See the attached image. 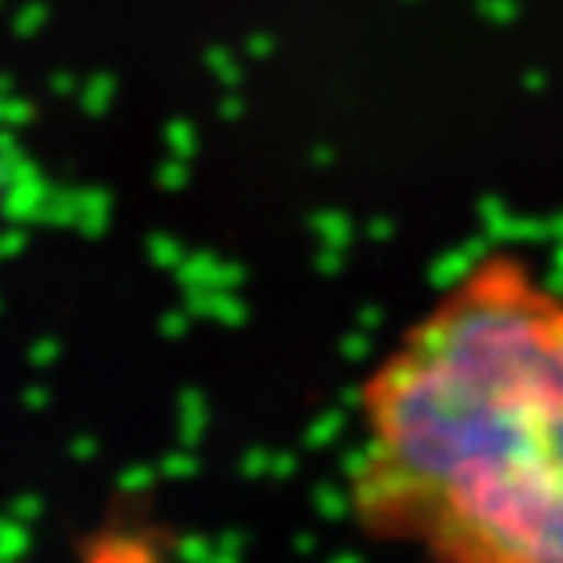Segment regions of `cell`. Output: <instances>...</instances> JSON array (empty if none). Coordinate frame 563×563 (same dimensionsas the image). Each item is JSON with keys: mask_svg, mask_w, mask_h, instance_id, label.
Wrapping results in <instances>:
<instances>
[{"mask_svg": "<svg viewBox=\"0 0 563 563\" xmlns=\"http://www.w3.org/2000/svg\"><path fill=\"white\" fill-rule=\"evenodd\" d=\"M347 505L366 538L457 563H563V292L490 253L358 388Z\"/></svg>", "mask_w": 563, "mask_h": 563, "instance_id": "cell-1", "label": "cell"}]
</instances>
